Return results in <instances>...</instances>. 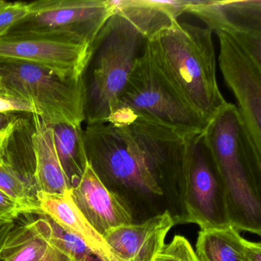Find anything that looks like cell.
<instances>
[{
  "mask_svg": "<svg viewBox=\"0 0 261 261\" xmlns=\"http://www.w3.org/2000/svg\"><path fill=\"white\" fill-rule=\"evenodd\" d=\"M28 3H7L0 10V38L4 37L28 15Z\"/></svg>",
  "mask_w": 261,
  "mask_h": 261,
  "instance_id": "cell-23",
  "label": "cell"
},
{
  "mask_svg": "<svg viewBox=\"0 0 261 261\" xmlns=\"http://www.w3.org/2000/svg\"><path fill=\"white\" fill-rule=\"evenodd\" d=\"M39 261H73L60 250L49 244L43 257Z\"/></svg>",
  "mask_w": 261,
  "mask_h": 261,
  "instance_id": "cell-26",
  "label": "cell"
},
{
  "mask_svg": "<svg viewBox=\"0 0 261 261\" xmlns=\"http://www.w3.org/2000/svg\"><path fill=\"white\" fill-rule=\"evenodd\" d=\"M0 261H2V260H1V259H0Z\"/></svg>",
  "mask_w": 261,
  "mask_h": 261,
  "instance_id": "cell-31",
  "label": "cell"
},
{
  "mask_svg": "<svg viewBox=\"0 0 261 261\" xmlns=\"http://www.w3.org/2000/svg\"><path fill=\"white\" fill-rule=\"evenodd\" d=\"M16 220L0 218V249L2 248L10 230L15 225Z\"/></svg>",
  "mask_w": 261,
  "mask_h": 261,
  "instance_id": "cell-27",
  "label": "cell"
},
{
  "mask_svg": "<svg viewBox=\"0 0 261 261\" xmlns=\"http://www.w3.org/2000/svg\"><path fill=\"white\" fill-rule=\"evenodd\" d=\"M202 133L186 138L183 175L188 223L205 230L226 227L230 221L225 187Z\"/></svg>",
  "mask_w": 261,
  "mask_h": 261,
  "instance_id": "cell-8",
  "label": "cell"
},
{
  "mask_svg": "<svg viewBox=\"0 0 261 261\" xmlns=\"http://www.w3.org/2000/svg\"><path fill=\"white\" fill-rule=\"evenodd\" d=\"M17 123V120H15L5 129H0V165L4 163L9 140H10V137L16 128Z\"/></svg>",
  "mask_w": 261,
  "mask_h": 261,
  "instance_id": "cell-25",
  "label": "cell"
},
{
  "mask_svg": "<svg viewBox=\"0 0 261 261\" xmlns=\"http://www.w3.org/2000/svg\"><path fill=\"white\" fill-rule=\"evenodd\" d=\"M175 221L169 213L111 229L103 236L120 261H155Z\"/></svg>",
  "mask_w": 261,
  "mask_h": 261,
  "instance_id": "cell-13",
  "label": "cell"
},
{
  "mask_svg": "<svg viewBox=\"0 0 261 261\" xmlns=\"http://www.w3.org/2000/svg\"><path fill=\"white\" fill-rule=\"evenodd\" d=\"M28 220L13 227L2 248V261H39L46 252L49 243L50 227L45 215Z\"/></svg>",
  "mask_w": 261,
  "mask_h": 261,
  "instance_id": "cell-17",
  "label": "cell"
},
{
  "mask_svg": "<svg viewBox=\"0 0 261 261\" xmlns=\"http://www.w3.org/2000/svg\"><path fill=\"white\" fill-rule=\"evenodd\" d=\"M0 96L1 97H7V98L16 99L9 92L8 90L6 88L4 82H3L2 77H0ZM18 100V99H17Z\"/></svg>",
  "mask_w": 261,
  "mask_h": 261,
  "instance_id": "cell-30",
  "label": "cell"
},
{
  "mask_svg": "<svg viewBox=\"0 0 261 261\" xmlns=\"http://www.w3.org/2000/svg\"><path fill=\"white\" fill-rule=\"evenodd\" d=\"M33 119L31 142L39 192L64 195L70 190V187L58 158L53 128L37 114H33Z\"/></svg>",
  "mask_w": 261,
  "mask_h": 261,
  "instance_id": "cell-16",
  "label": "cell"
},
{
  "mask_svg": "<svg viewBox=\"0 0 261 261\" xmlns=\"http://www.w3.org/2000/svg\"><path fill=\"white\" fill-rule=\"evenodd\" d=\"M144 48L163 79L207 123L227 105L208 28L175 20L146 39Z\"/></svg>",
  "mask_w": 261,
  "mask_h": 261,
  "instance_id": "cell-2",
  "label": "cell"
},
{
  "mask_svg": "<svg viewBox=\"0 0 261 261\" xmlns=\"http://www.w3.org/2000/svg\"><path fill=\"white\" fill-rule=\"evenodd\" d=\"M187 13L212 32L224 33L261 68L260 0H191Z\"/></svg>",
  "mask_w": 261,
  "mask_h": 261,
  "instance_id": "cell-10",
  "label": "cell"
},
{
  "mask_svg": "<svg viewBox=\"0 0 261 261\" xmlns=\"http://www.w3.org/2000/svg\"><path fill=\"white\" fill-rule=\"evenodd\" d=\"M45 217L49 224V244L73 261H102L80 238L65 230L47 215Z\"/></svg>",
  "mask_w": 261,
  "mask_h": 261,
  "instance_id": "cell-21",
  "label": "cell"
},
{
  "mask_svg": "<svg viewBox=\"0 0 261 261\" xmlns=\"http://www.w3.org/2000/svg\"><path fill=\"white\" fill-rule=\"evenodd\" d=\"M5 39H41L93 47L114 13L111 0H39Z\"/></svg>",
  "mask_w": 261,
  "mask_h": 261,
  "instance_id": "cell-6",
  "label": "cell"
},
{
  "mask_svg": "<svg viewBox=\"0 0 261 261\" xmlns=\"http://www.w3.org/2000/svg\"><path fill=\"white\" fill-rule=\"evenodd\" d=\"M247 259H248V261H261L260 243L248 241V244H247Z\"/></svg>",
  "mask_w": 261,
  "mask_h": 261,
  "instance_id": "cell-28",
  "label": "cell"
},
{
  "mask_svg": "<svg viewBox=\"0 0 261 261\" xmlns=\"http://www.w3.org/2000/svg\"><path fill=\"white\" fill-rule=\"evenodd\" d=\"M119 108L146 116L184 137L201 134L207 124L163 79L144 47L136 61Z\"/></svg>",
  "mask_w": 261,
  "mask_h": 261,
  "instance_id": "cell-7",
  "label": "cell"
},
{
  "mask_svg": "<svg viewBox=\"0 0 261 261\" xmlns=\"http://www.w3.org/2000/svg\"><path fill=\"white\" fill-rule=\"evenodd\" d=\"M220 42L218 57L224 82L238 101L249 146L261 160V68L224 33H217Z\"/></svg>",
  "mask_w": 261,
  "mask_h": 261,
  "instance_id": "cell-9",
  "label": "cell"
},
{
  "mask_svg": "<svg viewBox=\"0 0 261 261\" xmlns=\"http://www.w3.org/2000/svg\"><path fill=\"white\" fill-rule=\"evenodd\" d=\"M42 214L80 238L102 261H120L101 235L84 218L71 200L69 191L64 195L39 192Z\"/></svg>",
  "mask_w": 261,
  "mask_h": 261,
  "instance_id": "cell-14",
  "label": "cell"
},
{
  "mask_svg": "<svg viewBox=\"0 0 261 261\" xmlns=\"http://www.w3.org/2000/svg\"><path fill=\"white\" fill-rule=\"evenodd\" d=\"M155 261H200L189 241L175 235L169 244L163 246Z\"/></svg>",
  "mask_w": 261,
  "mask_h": 261,
  "instance_id": "cell-22",
  "label": "cell"
},
{
  "mask_svg": "<svg viewBox=\"0 0 261 261\" xmlns=\"http://www.w3.org/2000/svg\"><path fill=\"white\" fill-rule=\"evenodd\" d=\"M92 51L93 47L53 41L0 38V60L39 65L66 80L83 79Z\"/></svg>",
  "mask_w": 261,
  "mask_h": 261,
  "instance_id": "cell-11",
  "label": "cell"
},
{
  "mask_svg": "<svg viewBox=\"0 0 261 261\" xmlns=\"http://www.w3.org/2000/svg\"><path fill=\"white\" fill-rule=\"evenodd\" d=\"M248 241L233 225L201 230L196 242L200 261H248Z\"/></svg>",
  "mask_w": 261,
  "mask_h": 261,
  "instance_id": "cell-18",
  "label": "cell"
},
{
  "mask_svg": "<svg viewBox=\"0 0 261 261\" xmlns=\"http://www.w3.org/2000/svg\"><path fill=\"white\" fill-rule=\"evenodd\" d=\"M0 190L23 207L30 215H40L39 191L8 165H0Z\"/></svg>",
  "mask_w": 261,
  "mask_h": 261,
  "instance_id": "cell-20",
  "label": "cell"
},
{
  "mask_svg": "<svg viewBox=\"0 0 261 261\" xmlns=\"http://www.w3.org/2000/svg\"><path fill=\"white\" fill-rule=\"evenodd\" d=\"M25 215L30 214L23 207L0 190V218L16 220Z\"/></svg>",
  "mask_w": 261,
  "mask_h": 261,
  "instance_id": "cell-24",
  "label": "cell"
},
{
  "mask_svg": "<svg viewBox=\"0 0 261 261\" xmlns=\"http://www.w3.org/2000/svg\"><path fill=\"white\" fill-rule=\"evenodd\" d=\"M114 13L127 19L148 39L187 13L191 0H111Z\"/></svg>",
  "mask_w": 261,
  "mask_h": 261,
  "instance_id": "cell-15",
  "label": "cell"
},
{
  "mask_svg": "<svg viewBox=\"0 0 261 261\" xmlns=\"http://www.w3.org/2000/svg\"><path fill=\"white\" fill-rule=\"evenodd\" d=\"M15 117L13 114L0 113V129H5L16 120V117Z\"/></svg>",
  "mask_w": 261,
  "mask_h": 261,
  "instance_id": "cell-29",
  "label": "cell"
},
{
  "mask_svg": "<svg viewBox=\"0 0 261 261\" xmlns=\"http://www.w3.org/2000/svg\"><path fill=\"white\" fill-rule=\"evenodd\" d=\"M0 77L10 94L47 124L82 126L86 119L85 77L66 80L44 67L11 60H0Z\"/></svg>",
  "mask_w": 261,
  "mask_h": 261,
  "instance_id": "cell-5",
  "label": "cell"
},
{
  "mask_svg": "<svg viewBox=\"0 0 261 261\" xmlns=\"http://www.w3.org/2000/svg\"><path fill=\"white\" fill-rule=\"evenodd\" d=\"M69 194L84 218L103 238L111 229L134 224L129 211L103 186L89 164Z\"/></svg>",
  "mask_w": 261,
  "mask_h": 261,
  "instance_id": "cell-12",
  "label": "cell"
},
{
  "mask_svg": "<svg viewBox=\"0 0 261 261\" xmlns=\"http://www.w3.org/2000/svg\"><path fill=\"white\" fill-rule=\"evenodd\" d=\"M186 137L126 108H119L106 122L83 129L88 164L129 211L134 224L164 213L175 225L187 224Z\"/></svg>",
  "mask_w": 261,
  "mask_h": 261,
  "instance_id": "cell-1",
  "label": "cell"
},
{
  "mask_svg": "<svg viewBox=\"0 0 261 261\" xmlns=\"http://www.w3.org/2000/svg\"><path fill=\"white\" fill-rule=\"evenodd\" d=\"M58 158L70 189L75 187L88 166L82 126L51 125Z\"/></svg>",
  "mask_w": 261,
  "mask_h": 261,
  "instance_id": "cell-19",
  "label": "cell"
},
{
  "mask_svg": "<svg viewBox=\"0 0 261 261\" xmlns=\"http://www.w3.org/2000/svg\"><path fill=\"white\" fill-rule=\"evenodd\" d=\"M227 193L230 224L261 234V160L247 141L238 108L228 103L202 133Z\"/></svg>",
  "mask_w": 261,
  "mask_h": 261,
  "instance_id": "cell-3",
  "label": "cell"
},
{
  "mask_svg": "<svg viewBox=\"0 0 261 261\" xmlns=\"http://www.w3.org/2000/svg\"><path fill=\"white\" fill-rule=\"evenodd\" d=\"M146 39L121 15L114 13L93 45L88 68L85 120L103 123L117 111Z\"/></svg>",
  "mask_w": 261,
  "mask_h": 261,
  "instance_id": "cell-4",
  "label": "cell"
}]
</instances>
